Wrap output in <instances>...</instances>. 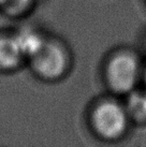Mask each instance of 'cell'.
Masks as SVG:
<instances>
[{
	"mask_svg": "<svg viewBox=\"0 0 146 147\" xmlns=\"http://www.w3.org/2000/svg\"><path fill=\"white\" fill-rule=\"evenodd\" d=\"M104 75L112 91L118 94H128L135 89L143 76L141 60L132 51L116 52L106 62Z\"/></svg>",
	"mask_w": 146,
	"mask_h": 147,
	"instance_id": "cell-1",
	"label": "cell"
},
{
	"mask_svg": "<svg viewBox=\"0 0 146 147\" xmlns=\"http://www.w3.org/2000/svg\"><path fill=\"white\" fill-rule=\"evenodd\" d=\"M130 120L126 106L111 99L97 103L90 114L93 130L105 141L122 138L127 132Z\"/></svg>",
	"mask_w": 146,
	"mask_h": 147,
	"instance_id": "cell-2",
	"label": "cell"
},
{
	"mask_svg": "<svg viewBox=\"0 0 146 147\" xmlns=\"http://www.w3.org/2000/svg\"><path fill=\"white\" fill-rule=\"evenodd\" d=\"M28 62L38 78L53 82L67 74L70 67V54L62 43L47 38L41 49L29 58Z\"/></svg>",
	"mask_w": 146,
	"mask_h": 147,
	"instance_id": "cell-3",
	"label": "cell"
},
{
	"mask_svg": "<svg viewBox=\"0 0 146 147\" xmlns=\"http://www.w3.org/2000/svg\"><path fill=\"white\" fill-rule=\"evenodd\" d=\"M26 61L15 32H0V72L16 71Z\"/></svg>",
	"mask_w": 146,
	"mask_h": 147,
	"instance_id": "cell-4",
	"label": "cell"
},
{
	"mask_svg": "<svg viewBox=\"0 0 146 147\" xmlns=\"http://www.w3.org/2000/svg\"><path fill=\"white\" fill-rule=\"evenodd\" d=\"M15 34L27 61L41 49V46L44 44L47 39L42 33V31L30 26L20 29L15 32Z\"/></svg>",
	"mask_w": 146,
	"mask_h": 147,
	"instance_id": "cell-5",
	"label": "cell"
},
{
	"mask_svg": "<svg viewBox=\"0 0 146 147\" xmlns=\"http://www.w3.org/2000/svg\"><path fill=\"white\" fill-rule=\"evenodd\" d=\"M127 96L125 106L130 119L139 123H146V89H134Z\"/></svg>",
	"mask_w": 146,
	"mask_h": 147,
	"instance_id": "cell-6",
	"label": "cell"
},
{
	"mask_svg": "<svg viewBox=\"0 0 146 147\" xmlns=\"http://www.w3.org/2000/svg\"><path fill=\"white\" fill-rule=\"evenodd\" d=\"M36 0H0V12L4 16L16 20L25 16L33 8Z\"/></svg>",
	"mask_w": 146,
	"mask_h": 147,
	"instance_id": "cell-7",
	"label": "cell"
},
{
	"mask_svg": "<svg viewBox=\"0 0 146 147\" xmlns=\"http://www.w3.org/2000/svg\"><path fill=\"white\" fill-rule=\"evenodd\" d=\"M142 78L144 80V83H145V86H146V65L143 68V76Z\"/></svg>",
	"mask_w": 146,
	"mask_h": 147,
	"instance_id": "cell-8",
	"label": "cell"
},
{
	"mask_svg": "<svg viewBox=\"0 0 146 147\" xmlns=\"http://www.w3.org/2000/svg\"><path fill=\"white\" fill-rule=\"evenodd\" d=\"M144 47H145V51H146V37H145V41H144Z\"/></svg>",
	"mask_w": 146,
	"mask_h": 147,
	"instance_id": "cell-9",
	"label": "cell"
}]
</instances>
